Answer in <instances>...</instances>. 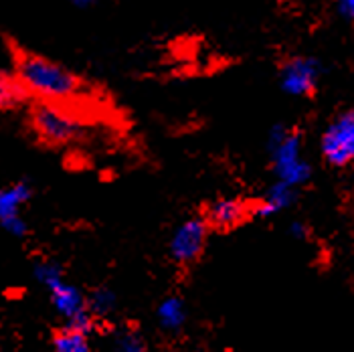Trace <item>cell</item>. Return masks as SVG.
<instances>
[{"label":"cell","instance_id":"obj_13","mask_svg":"<svg viewBox=\"0 0 354 352\" xmlns=\"http://www.w3.org/2000/svg\"><path fill=\"white\" fill-rule=\"evenodd\" d=\"M111 351L113 352H144V340L140 338V334L134 330H122L113 336L111 342Z\"/></svg>","mask_w":354,"mask_h":352},{"label":"cell","instance_id":"obj_10","mask_svg":"<svg viewBox=\"0 0 354 352\" xmlns=\"http://www.w3.org/2000/svg\"><path fill=\"white\" fill-rule=\"evenodd\" d=\"M28 196H30V189L25 183H17V185L2 190V194H0V219L19 215V209L27 203Z\"/></svg>","mask_w":354,"mask_h":352},{"label":"cell","instance_id":"obj_17","mask_svg":"<svg viewBox=\"0 0 354 352\" xmlns=\"http://www.w3.org/2000/svg\"><path fill=\"white\" fill-rule=\"evenodd\" d=\"M338 2V8L348 17V19H353L354 21V0H336Z\"/></svg>","mask_w":354,"mask_h":352},{"label":"cell","instance_id":"obj_7","mask_svg":"<svg viewBox=\"0 0 354 352\" xmlns=\"http://www.w3.org/2000/svg\"><path fill=\"white\" fill-rule=\"evenodd\" d=\"M51 298H53L55 308L59 314H63L67 318V326L82 330V332H89L91 330V316L85 308L83 296L80 294L77 288L61 281L59 286H55L51 290Z\"/></svg>","mask_w":354,"mask_h":352},{"label":"cell","instance_id":"obj_11","mask_svg":"<svg viewBox=\"0 0 354 352\" xmlns=\"http://www.w3.org/2000/svg\"><path fill=\"white\" fill-rule=\"evenodd\" d=\"M53 346L55 352H89V340L85 332L67 326L55 334Z\"/></svg>","mask_w":354,"mask_h":352},{"label":"cell","instance_id":"obj_20","mask_svg":"<svg viewBox=\"0 0 354 352\" xmlns=\"http://www.w3.org/2000/svg\"><path fill=\"white\" fill-rule=\"evenodd\" d=\"M279 2H288V0H279Z\"/></svg>","mask_w":354,"mask_h":352},{"label":"cell","instance_id":"obj_3","mask_svg":"<svg viewBox=\"0 0 354 352\" xmlns=\"http://www.w3.org/2000/svg\"><path fill=\"white\" fill-rule=\"evenodd\" d=\"M273 168L281 183L298 187L310 178V164L300 158V134L288 132L286 138L273 146Z\"/></svg>","mask_w":354,"mask_h":352},{"label":"cell","instance_id":"obj_1","mask_svg":"<svg viewBox=\"0 0 354 352\" xmlns=\"http://www.w3.org/2000/svg\"><path fill=\"white\" fill-rule=\"evenodd\" d=\"M17 77L28 91L47 100H71L82 93L83 82L63 65L41 55L23 53L17 57Z\"/></svg>","mask_w":354,"mask_h":352},{"label":"cell","instance_id":"obj_4","mask_svg":"<svg viewBox=\"0 0 354 352\" xmlns=\"http://www.w3.org/2000/svg\"><path fill=\"white\" fill-rule=\"evenodd\" d=\"M322 154L334 166H346L354 160V111L336 118L322 136Z\"/></svg>","mask_w":354,"mask_h":352},{"label":"cell","instance_id":"obj_8","mask_svg":"<svg viewBox=\"0 0 354 352\" xmlns=\"http://www.w3.org/2000/svg\"><path fill=\"white\" fill-rule=\"evenodd\" d=\"M209 223L217 229H231L245 217V205L237 198H218L209 207Z\"/></svg>","mask_w":354,"mask_h":352},{"label":"cell","instance_id":"obj_12","mask_svg":"<svg viewBox=\"0 0 354 352\" xmlns=\"http://www.w3.org/2000/svg\"><path fill=\"white\" fill-rule=\"evenodd\" d=\"M158 318H160V324L166 330H176L180 328L185 322V306L178 298H168L164 299L158 308Z\"/></svg>","mask_w":354,"mask_h":352},{"label":"cell","instance_id":"obj_2","mask_svg":"<svg viewBox=\"0 0 354 352\" xmlns=\"http://www.w3.org/2000/svg\"><path fill=\"white\" fill-rule=\"evenodd\" d=\"M30 122L35 132L49 144H65L77 138L82 132L80 122H75L67 111L57 106H37L30 113Z\"/></svg>","mask_w":354,"mask_h":352},{"label":"cell","instance_id":"obj_15","mask_svg":"<svg viewBox=\"0 0 354 352\" xmlns=\"http://www.w3.org/2000/svg\"><path fill=\"white\" fill-rule=\"evenodd\" d=\"M113 302H115V298H113V294L109 290H100L91 298V310L95 314H108L113 308Z\"/></svg>","mask_w":354,"mask_h":352},{"label":"cell","instance_id":"obj_5","mask_svg":"<svg viewBox=\"0 0 354 352\" xmlns=\"http://www.w3.org/2000/svg\"><path fill=\"white\" fill-rule=\"evenodd\" d=\"M320 65L310 57H292L281 65V87L292 95H310L316 89Z\"/></svg>","mask_w":354,"mask_h":352},{"label":"cell","instance_id":"obj_6","mask_svg":"<svg viewBox=\"0 0 354 352\" xmlns=\"http://www.w3.org/2000/svg\"><path fill=\"white\" fill-rule=\"evenodd\" d=\"M207 229L209 223L203 219H189L185 221L176 233L172 235L170 241V253L178 263H191L194 261L203 249H205V241H207Z\"/></svg>","mask_w":354,"mask_h":352},{"label":"cell","instance_id":"obj_14","mask_svg":"<svg viewBox=\"0 0 354 352\" xmlns=\"http://www.w3.org/2000/svg\"><path fill=\"white\" fill-rule=\"evenodd\" d=\"M35 275H37V279L47 288V290H53L55 286H59L63 279H61V270L51 263V261H41V263H37V268H35Z\"/></svg>","mask_w":354,"mask_h":352},{"label":"cell","instance_id":"obj_19","mask_svg":"<svg viewBox=\"0 0 354 352\" xmlns=\"http://www.w3.org/2000/svg\"><path fill=\"white\" fill-rule=\"evenodd\" d=\"M71 2H73V4H77V6H89L93 0H71Z\"/></svg>","mask_w":354,"mask_h":352},{"label":"cell","instance_id":"obj_16","mask_svg":"<svg viewBox=\"0 0 354 352\" xmlns=\"http://www.w3.org/2000/svg\"><path fill=\"white\" fill-rule=\"evenodd\" d=\"M0 221H2V227H4L10 235H15V237H23V235L27 233V225H25V221L19 217V215L8 219H0Z\"/></svg>","mask_w":354,"mask_h":352},{"label":"cell","instance_id":"obj_9","mask_svg":"<svg viewBox=\"0 0 354 352\" xmlns=\"http://www.w3.org/2000/svg\"><path fill=\"white\" fill-rule=\"evenodd\" d=\"M294 198H296V192H294V187H290V185H286V183H277V185H273L270 192H268V196H266V201H263V205L257 209V215H261V217H270L273 213H277V211H281V209H286L288 205H292L294 203Z\"/></svg>","mask_w":354,"mask_h":352},{"label":"cell","instance_id":"obj_18","mask_svg":"<svg viewBox=\"0 0 354 352\" xmlns=\"http://www.w3.org/2000/svg\"><path fill=\"white\" fill-rule=\"evenodd\" d=\"M292 233H294L296 237H304V235H306V229H304L301 223H296V225L292 227Z\"/></svg>","mask_w":354,"mask_h":352}]
</instances>
